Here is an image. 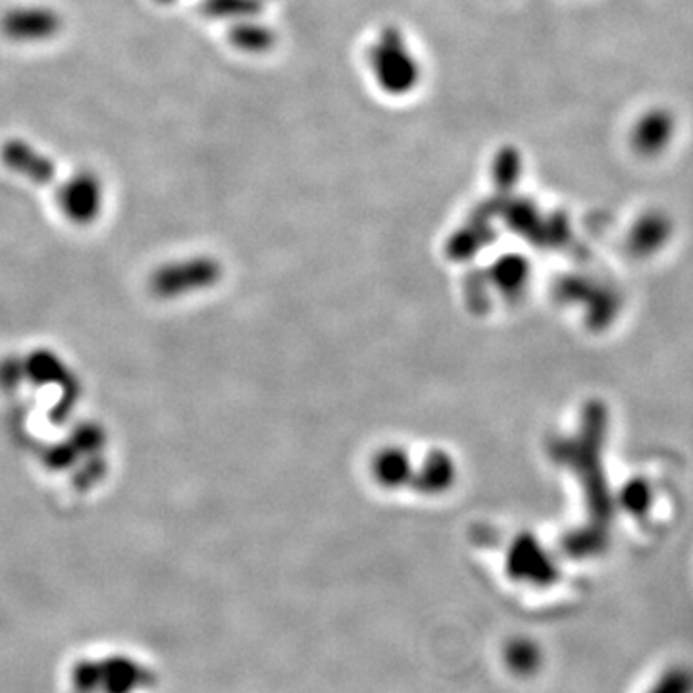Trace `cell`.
<instances>
[{
  "label": "cell",
  "mask_w": 693,
  "mask_h": 693,
  "mask_svg": "<svg viewBox=\"0 0 693 693\" xmlns=\"http://www.w3.org/2000/svg\"><path fill=\"white\" fill-rule=\"evenodd\" d=\"M679 135V114L671 106H650L635 120L632 143L643 156H658L671 149Z\"/></svg>",
  "instance_id": "7a4b0ae2"
},
{
  "label": "cell",
  "mask_w": 693,
  "mask_h": 693,
  "mask_svg": "<svg viewBox=\"0 0 693 693\" xmlns=\"http://www.w3.org/2000/svg\"><path fill=\"white\" fill-rule=\"evenodd\" d=\"M62 30V16L49 7H16L0 18L2 35L14 43H43Z\"/></svg>",
  "instance_id": "6da1fadb"
},
{
  "label": "cell",
  "mask_w": 693,
  "mask_h": 693,
  "mask_svg": "<svg viewBox=\"0 0 693 693\" xmlns=\"http://www.w3.org/2000/svg\"><path fill=\"white\" fill-rule=\"evenodd\" d=\"M648 693H693L692 669L686 664L666 669Z\"/></svg>",
  "instance_id": "8992f818"
},
{
  "label": "cell",
  "mask_w": 693,
  "mask_h": 693,
  "mask_svg": "<svg viewBox=\"0 0 693 693\" xmlns=\"http://www.w3.org/2000/svg\"><path fill=\"white\" fill-rule=\"evenodd\" d=\"M541 651L536 643L530 640H514L507 648V664L517 674H532L540 669Z\"/></svg>",
  "instance_id": "5b68a950"
},
{
  "label": "cell",
  "mask_w": 693,
  "mask_h": 693,
  "mask_svg": "<svg viewBox=\"0 0 693 693\" xmlns=\"http://www.w3.org/2000/svg\"><path fill=\"white\" fill-rule=\"evenodd\" d=\"M2 162L16 174L28 177L31 182L51 183L57 175L54 164L47 154L37 151L35 146L22 139H12L2 145Z\"/></svg>",
  "instance_id": "3957f363"
},
{
  "label": "cell",
  "mask_w": 693,
  "mask_h": 693,
  "mask_svg": "<svg viewBox=\"0 0 693 693\" xmlns=\"http://www.w3.org/2000/svg\"><path fill=\"white\" fill-rule=\"evenodd\" d=\"M60 205L78 222L93 218L101 208V183L89 172L73 175L60 187Z\"/></svg>",
  "instance_id": "277c9868"
},
{
  "label": "cell",
  "mask_w": 693,
  "mask_h": 693,
  "mask_svg": "<svg viewBox=\"0 0 693 693\" xmlns=\"http://www.w3.org/2000/svg\"><path fill=\"white\" fill-rule=\"evenodd\" d=\"M154 2H159V4H172L174 0H154Z\"/></svg>",
  "instance_id": "52a82bcc"
}]
</instances>
